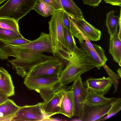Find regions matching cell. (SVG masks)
I'll return each instance as SVG.
<instances>
[{
    "label": "cell",
    "mask_w": 121,
    "mask_h": 121,
    "mask_svg": "<svg viewBox=\"0 0 121 121\" xmlns=\"http://www.w3.org/2000/svg\"><path fill=\"white\" fill-rule=\"evenodd\" d=\"M96 67V64L89 55L77 46L60 75L59 86H66L82 74Z\"/></svg>",
    "instance_id": "1"
},
{
    "label": "cell",
    "mask_w": 121,
    "mask_h": 121,
    "mask_svg": "<svg viewBox=\"0 0 121 121\" xmlns=\"http://www.w3.org/2000/svg\"><path fill=\"white\" fill-rule=\"evenodd\" d=\"M63 11H56L48 22V28L54 56L68 61L71 55L68 49L64 34L65 27L62 17Z\"/></svg>",
    "instance_id": "2"
},
{
    "label": "cell",
    "mask_w": 121,
    "mask_h": 121,
    "mask_svg": "<svg viewBox=\"0 0 121 121\" xmlns=\"http://www.w3.org/2000/svg\"><path fill=\"white\" fill-rule=\"evenodd\" d=\"M59 78L30 77L26 75L24 83L29 90L39 93L45 102L54 95L59 86Z\"/></svg>",
    "instance_id": "3"
},
{
    "label": "cell",
    "mask_w": 121,
    "mask_h": 121,
    "mask_svg": "<svg viewBox=\"0 0 121 121\" xmlns=\"http://www.w3.org/2000/svg\"><path fill=\"white\" fill-rule=\"evenodd\" d=\"M37 0H8L0 7V17L13 18L19 20L29 12Z\"/></svg>",
    "instance_id": "4"
},
{
    "label": "cell",
    "mask_w": 121,
    "mask_h": 121,
    "mask_svg": "<svg viewBox=\"0 0 121 121\" xmlns=\"http://www.w3.org/2000/svg\"><path fill=\"white\" fill-rule=\"evenodd\" d=\"M23 49L35 52L53 53L49 34L43 32L40 33L38 38L28 43L19 45H13L8 43L5 47V51L8 54Z\"/></svg>",
    "instance_id": "5"
},
{
    "label": "cell",
    "mask_w": 121,
    "mask_h": 121,
    "mask_svg": "<svg viewBox=\"0 0 121 121\" xmlns=\"http://www.w3.org/2000/svg\"><path fill=\"white\" fill-rule=\"evenodd\" d=\"M63 65L58 58L50 60L35 65L28 71L27 76L59 78Z\"/></svg>",
    "instance_id": "6"
},
{
    "label": "cell",
    "mask_w": 121,
    "mask_h": 121,
    "mask_svg": "<svg viewBox=\"0 0 121 121\" xmlns=\"http://www.w3.org/2000/svg\"><path fill=\"white\" fill-rule=\"evenodd\" d=\"M43 103L36 105L20 107L12 118V121H38L48 119L42 108Z\"/></svg>",
    "instance_id": "7"
},
{
    "label": "cell",
    "mask_w": 121,
    "mask_h": 121,
    "mask_svg": "<svg viewBox=\"0 0 121 121\" xmlns=\"http://www.w3.org/2000/svg\"><path fill=\"white\" fill-rule=\"evenodd\" d=\"M70 90L73 93L74 104V116L79 117L85 102L88 88H85L81 76L73 81Z\"/></svg>",
    "instance_id": "8"
},
{
    "label": "cell",
    "mask_w": 121,
    "mask_h": 121,
    "mask_svg": "<svg viewBox=\"0 0 121 121\" xmlns=\"http://www.w3.org/2000/svg\"><path fill=\"white\" fill-rule=\"evenodd\" d=\"M112 103L93 105H88L84 104L79 119L82 121H98L108 114Z\"/></svg>",
    "instance_id": "9"
},
{
    "label": "cell",
    "mask_w": 121,
    "mask_h": 121,
    "mask_svg": "<svg viewBox=\"0 0 121 121\" xmlns=\"http://www.w3.org/2000/svg\"><path fill=\"white\" fill-rule=\"evenodd\" d=\"M71 29L75 30L82 36L90 41H97L100 39V31L95 28L84 19H73L70 18Z\"/></svg>",
    "instance_id": "10"
},
{
    "label": "cell",
    "mask_w": 121,
    "mask_h": 121,
    "mask_svg": "<svg viewBox=\"0 0 121 121\" xmlns=\"http://www.w3.org/2000/svg\"><path fill=\"white\" fill-rule=\"evenodd\" d=\"M71 87L59 86L58 89L60 99L59 114H62L69 118L74 116V104Z\"/></svg>",
    "instance_id": "11"
},
{
    "label": "cell",
    "mask_w": 121,
    "mask_h": 121,
    "mask_svg": "<svg viewBox=\"0 0 121 121\" xmlns=\"http://www.w3.org/2000/svg\"><path fill=\"white\" fill-rule=\"evenodd\" d=\"M8 56H13L16 58L26 60L33 67L40 62L57 58L54 56H48L41 53L31 52L25 49L13 52L10 53Z\"/></svg>",
    "instance_id": "12"
},
{
    "label": "cell",
    "mask_w": 121,
    "mask_h": 121,
    "mask_svg": "<svg viewBox=\"0 0 121 121\" xmlns=\"http://www.w3.org/2000/svg\"><path fill=\"white\" fill-rule=\"evenodd\" d=\"M84 84L86 88L103 95L108 92L112 85V80L109 77L88 78L85 82Z\"/></svg>",
    "instance_id": "13"
},
{
    "label": "cell",
    "mask_w": 121,
    "mask_h": 121,
    "mask_svg": "<svg viewBox=\"0 0 121 121\" xmlns=\"http://www.w3.org/2000/svg\"><path fill=\"white\" fill-rule=\"evenodd\" d=\"M0 96L8 97L14 95V86L11 75L4 68L0 67Z\"/></svg>",
    "instance_id": "14"
},
{
    "label": "cell",
    "mask_w": 121,
    "mask_h": 121,
    "mask_svg": "<svg viewBox=\"0 0 121 121\" xmlns=\"http://www.w3.org/2000/svg\"><path fill=\"white\" fill-rule=\"evenodd\" d=\"M62 8L73 19H84L82 13L73 0H55Z\"/></svg>",
    "instance_id": "15"
},
{
    "label": "cell",
    "mask_w": 121,
    "mask_h": 121,
    "mask_svg": "<svg viewBox=\"0 0 121 121\" xmlns=\"http://www.w3.org/2000/svg\"><path fill=\"white\" fill-rule=\"evenodd\" d=\"M58 87L55 90L53 96L51 99L46 102L43 103V112L48 119L52 116L59 114L60 97Z\"/></svg>",
    "instance_id": "16"
},
{
    "label": "cell",
    "mask_w": 121,
    "mask_h": 121,
    "mask_svg": "<svg viewBox=\"0 0 121 121\" xmlns=\"http://www.w3.org/2000/svg\"><path fill=\"white\" fill-rule=\"evenodd\" d=\"M20 107L13 100L8 99L0 104V118L11 121Z\"/></svg>",
    "instance_id": "17"
},
{
    "label": "cell",
    "mask_w": 121,
    "mask_h": 121,
    "mask_svg": "<svg viewBox=\"0 0 121 121\" xmlns=\"http://www.w3.org/2000/svg\"><path fill=\"white\" fill-rule=\"evenodd\" d=\"M116 98L115 97L111 98L105 97L104 95L98 94L88 88L87 95L85 104L89 105L107 104L113 103L116 100Z\"/></svg>",
    "instance_id": "18"
},
{
    "label": "cell",
    "mask_w": 121,
    "mask_h": 121,
    "mask_svg": "<svg viewBox=\"0 0 121 121\" xmlns=\"http://www.w3.org/2000/svg\"><path fill=\"white\" fill-rule=\"evenodd\" d=\"M109 51L114 60L121 66V39L117 33L113 36H110Z\"/></svg>",
    "instance_id": "19"
},
{
    "label": "cell",
    "mask_w": 121,
    "mask_h": 121,
    "mask_svg": "<svg viewBox=\"0 0 121 121\" xmlns=\"http://www.w3.org/2000/svg\"><path fill=\"white\" fill-rule=\"evenodd\" d=\"M115 11L112 10L107 14L106 25L110 36H113L117 33V29L121 21V10L120 16H115Z\"/></svg>",
    "instance_id": "20"
},
{
    "label": "cell",
    "mask_w": 121,
    "mask_h": 121,
    "mask_svg": "<svg viewBox=\"0 0 121 121\" xmlns=\"http://www.w3.org/2000/svg\"><path fill=\"white\" fill-rule=\"evenodd\" d=\"M33 9L40 15L45 17L52 15L57 11L42 0H37Z\"/></svg>",
    "instance_id": "21"
},
{
    "label": "cell",
    "mask_w": 121,
    "mask_h": 121,
    "mask_svg": "<svg viewBox=\"0 0 121 121\" xmlns=\"http://www.w3.org/2000/svg\"><path fill=\"white\" fill-rule=\"evenodd\" d=\"M80 48L90 56L96 65L97 68L99 69L103 64H105L102 59L88 47L84 40L79 41Z\"/></svg>",
    "instance_id": "22"
},
{
    "label": "cell",
    "mask_w": 121,
    "mask_h": 121,
    "mask_svg": "<svg viewBox=\"0 0 121 121\" xmlns=\"http://www.w3.org/2000/svg\"><path fill=\"white\" fill-rule=\"evenodd\" d=\"M18 22L12 18L0 17V28L19 32Z\"/></svg>",
    "instance_id": "23"
},
{
    "label": "cell",
    "mask_w": 121,
    "mask_h": 121,
    "mask_svg": "<svg viewBox=\"0 0 121 121\" xmlns=\"http://www.w3.org/2000/svg\"><path fill=\"white\" fill-rule=\"evenodd\" d=\"M23 37L20 32H16L0 28V39L6 41Z\"/></svg>",
    "instance_id": "24"
},
{
    "label": "cell",
    "mask_w": 121,
    "mask_h": 121,
    "mask_svg": "<svg viewBox=\"0 0 121 121\" xmlns=\"http://www.w3.org/2000/svg\"><path fill=\"white\" fill-rule=\"evenodd\" d=\"M82 37L88 47L100 57L105 64L107 59L105 55L104 51L99 46L91 43L85 37Z\"/></svg>",
    "instance_id": "25"
},
{
    "label": "cell",
    "mask_w": 121,
    "mask_h": 121,
    "mask_svg": "<svg viewBox=\"0 0 121 121\" xmlns=\"http://www.w3.org/2000/svg\"><path fill=\"white\" fill-rule=\"evenodd\" d=\"M121 109V99L117 98L112 104V106L107 115L103 117L98 121H104L111 117L120 111Z\"/></svg>",
    "instance_id": "26"
},
{
    "label": "cell",
    "mask_w": 121,
    "mask_h": 121,
    "mask_svg": "<svg viewBox=\"0 0 121 121\" xmlns=\"http://www.w3.org/2000/svg\"><path fill=\"white\" fill-rule=\"evenodd\" d=\"M65 37L67 45L69 51L73 52L77 47L74 36L66 29H64Z\"/></svg>",
    "instance_id": "27"
},
{
    "label": "cell",
    "mask_w": 121,
    "mask_h": 121,
    "mask_svg": "<svg viewBox=\"0 0 121 121\" xmlns=\"http://www.w3.org/2000/svg\"><path fill=\"white\" fill-rule=\"evenodd\" d=\"M103 66L106 70L109 77L111 79L112 84L115 88L113 93L117 92L118 86L119 83V80L121 78L118 74H117L112 71L106 64H104Z\"/></svg>",
    "instance_id": "28"
},
{
    "label": "cell",
    "mask_w": 121,
    "mask_h": 121,
    "mask_svg": "<svg viewBox=\"0 0 121 121\" xmlns=\"http://www.w3.org/2000/svg\"><path fill=\"white\" fill-rule=\"evenodd\" d=\"M6 43L13 45H19L28 43L31 41L23 37L16 39L4 41Z\"/></svg>",
    "instance_id": "29"
},
{
    "label": "cell",
    "mask_w": 121,
    "mask_h": 121,
    "mask_svg": "<svg viewBox=\"0 0 121 121\" xmlns=\"http://www.w3.org/2000/svg\"><path fill=\"white\" fill-rule=\"evenodd\" d=\"M62 19L65 27L71 33V22L70 17L67 13L64 11L63 14Z\"/></svg>",
    "instance_id": "30"
},
{
    "label": "cell",
    "mask_w": 121,
    "mask_h": 121,
    "mask_svg": "<svg viewBox=\"0 0 121 121\" xmlns=\"http://www.w3.org/2000/svg\"><path fill=\"white\" fill-rule=\"evenodd\" d=\"M42 0L45 3L53 7L57 10H62V8L55 0Z\"/></svg>",
    "instance_id": "31"
},
{
    "label": "cell",
    "mask_w": 121,
    "mask_h": 121,
    "mask_svg": "<svg viewBox=\"0 0 121 121\" xmlns=\"http://www.w3.org/2000/svg\"><path fill=\"white\" fill-rule=\"evenodd\" d=\"M84 4L94 7L98 6L102 0H82Z\"/></svg>",
    "instance_id": "32"
},
{
    "label": "cell",
    "mask_w": 121,
    "mask_h": 121,
    "mask_svg": "<svg viewBox=\"0 0 121 121\" xmlns=\"http://www.w3.org/2000/svg\"><path fill=\"white\" fill-rule=\"evenodd\" d=\"M16 73L22 77L23 78L27 75V72L23 68L21 67H17L15 69Z\"/></svg>",
    "instance_id": "33"
},
{
    "label": "cell",
    "mask_w": 121,
    "mask_h": 121,
    "mask_svg": "<svg viewBox=\"0 0 121 121\" xmlns=\"http://www.w3.org/2000/svg\"><path fill=\"white\" fill-rule=\"evenodd\" d=\"M107 3L114 6H121V0H104Z\"/></svg>",
    "instance_id": "34"
},
{
    "label": "cell",
    "mask_w": 121,
    "mask_h": 121,
    "mask_svg": "<svg viewBox=\"0 0 121 121\" xmlns=\"http://www.w3.org/2000/svg\"><path fill=\"white\" fill-rule=\"evenodd\" d=\"M8 57L5 52L0 48V59L2 60L7 59Z\"/></svg>",
    "instance_id": "35"
},
{
    "label": "cell",
    "mask_w": 121,
    "mask_h": 121,
    "mask_svg": "<svg viewBox=\"0 0 121 121\" xmlns=\"http://www.w3.org/2000/svg\"><path fill=\"white\" fill-rule=\"evenodd\" d=\"M8 98L7 97L0 96V104L4 102Z\"/></svg>",
    "instance_id": "36"
},
{
    "label": "cell",
    "mask_w": 121,
    "mask_h": 121,
    "mask_svg": "<svg viewBox=\"0 0 121 121\" xmlns=\"http://www.w3.org/2000/svg\"><path fill=\"white\" fill-rule=\"evenodd\" d=\"M117 72L118 73V74L119 75L120 77L121 78V68H119L117 71Z\"/></svg>",
    "instance_id": "37"
},
{
    "label": "cell",
    "mask_w": 121,
    "mask_h": 121,
    "mask_svg": "<svg viewBox=\"0 0 121 121\" xmlns=\"http://www.w3.org/2000/svg\"><path fill=\"white\" fill-rule=\"evenodd\" d=\"M0 121H8V120L6 119L0 118Z\"/></svg>",
    "instance_id": "38"
},
{
    "label": "cell",
    "mask_w": 121,
    "mask_h": 121,
    "mask_svg": "<svg viewBox=\"0 0 121 121\" xmlns=\"http://www.w3.org/2000/svg\"><path fill=\"white\" fill-rule=\"evenodd\" d=\"M7 0H0V4L6 1Z\"/></svg>",
    "instance_id": "39"
}]
</instances>
